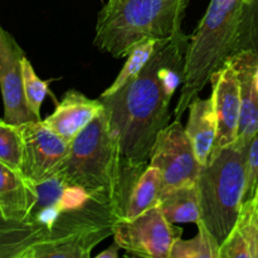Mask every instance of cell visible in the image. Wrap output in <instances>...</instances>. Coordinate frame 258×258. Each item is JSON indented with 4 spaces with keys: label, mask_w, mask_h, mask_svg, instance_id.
Instances as JSON below:
<instances>
[{
    "label": "cell",
    "mask_w": 258,
    "mask_h": 258,
    "mask_svg": "<svg viewBox=\"0 0 258 258\" xmlns=\"http://www.w3.org/2000/svg\"><path fill=\"white\" fill-rule=\"evenodd\" d=\"M189 39L190 35L183 32L158 40L153 55L136 77L113 95L100 96L128 165H146L156 138L170 123V103L183 85Z\"/></svg>",
    "instance_id": "1"
},
{
    "label": "cell",
    "mask_w": 258,
    "mask_h": 258,
    "mask_svg": "<svg viewBox=\"0 0 258 258\" xmlns=\"http://www.w3.org/2000/svg\"><path fill=\"white\" fill-rule=\"evenodd\" d=\"M145 166L123 161L120 139L103 108L71 141L70 151L54 175L85 189L93 199L126 209L131 185Z\"/></svg>",
    "instance_id": "2"
},
{
    "label": "cell",
    "mask_w": 258,
    "mask_h": 258,
    "mask_svg": "<svg viewBox=\"0 0 258 258\" xmlns=\"http://www.w3.org/2000/svg\"><path fill=\"white\" fill-rule=\"evenodd\" d=\"M188 4L189 0H107L98 13L93 43L113 58H126L144 40L183 33Z\"/></svg>",
    "instance_id": "3"
},
{
    "label": "cell",
    "mask_w": 258,
    "mask_h": 258,
    "mask_svg": "<svg viewBox=\"0 0 258 258\" xmlns=\"http://www.w3.org/2000/svg\"><path fill=\"white\" fill-rule=\"evenodd\" d=\"M242 0H211L206 14L189 39L184 80L174 118L181 120L191 101L203 91L211 76L234 52Z\"/></svg>",
    "instance_id": "4"
},
{
    "label": "cell",
    "mask_w": 258,
    "mask_h": 258,
    "mask_svg": "<svg viewBox=\"0 0 258 258\" xmlns=\"http://www.w3.org/2000/svg\"><path fill=\"white\" fill-rule=\"evenodd\" d=\"M247 151L236 144L211 156L202 168L198 180L201 222L223 244L233 231L244 203L247 178Z\"/></svg>",
    "instance_id": "5"
},
{
    "label": "cell",
    "mask_w": 258,
    "mask_h": 258,
    "mask_svg": "<svg viewBox=\"0 0 258 258\" xmlns=\"http://www.w3.org/2000/svg\"><path fill=\"white\" fill-rule=\"evenodd\" d=\"M122 217L125 209L118 204L91 198L85 206L60 214L25 258H90L98 243L112 236Z\"/></svg>",
    "instance_id": "6"
},
{
    "label": "cell",
    "mask_w": 258,
    "mask_h": 258,
    "mask_svg": "<svg viewBox=\"0 0 258 258\" xmlns=\"http://www.w3.org/2000/svg\"><path fill=\"white\" fill-rule=\"evenodd\" d=\"M183 229L170 223L159 207L135 218L118 219L113 228V242L127 254L144 258H170L173 244Z\"/></svg>",
    "instance_id": "7"
},
{
    "label": "cell",
    "mask_w": 258,
    "mask_h": 258,
    "mask_svg": "<svg viewBox=\"0 0 258 258\" xmlns=\"http://www.w3.org/2000/svg\"><path fill=\"white\" fill-rule=\"evenodd\" d=\"M149 164L161 175V194L185 185H197L203 166L180 120L174 118L156 138Z\"/></svg>",
    "instance_id": "8"
},
{
    "label": "cell",
    "mask_w": 258,
    "mask_h": 258,
    "mask_svg": "<svg viewBox=\"0 0 258 258\" xmlns=\"http://www.w3.org/2000/svg\"><path fill=\"white\" fill-rule=\"evenodd\" d=\"M23 138V174L33 183L54 175L70 151V141L50 130L43 120L19 125Z\"/></svg>",
    "instance_id": "9"
},
{
    "label": "cell",
    "mask_w": 258,
    "mask_h": 258,
    "mask_svg": "<svg viewBox=\"0 0 258 258\" xmlns=\"http://www.w3.org/2000/svg\"><path fill=\"white\" fill-rule=\"evenodd\" d=\"M25 57L15 38L0 24V92L4 105V120L23 125L39 120L29 110L23 85V58Z\"/></svg>",
    "instance_id": "10"
},
{
    "label": "cell",
    "mask_w": 258,
    "mask_h": 258,
    "mask_svg": "<svg viewBox=\"0 0 258 258\" xmlns=\"http://www.w3.org/2000/svg\"><path fill=\"white\" fill-rule=\"evenodd\" d=\"M212 98L217 117V138L212 155L233 145L238 138L241 116V88L237 71L227 59L211 76ZM211 159V158H209Z\"/></svg>",
    "instance_id": "11"
},
{
    "label": "cell",
    "mask_w": 258,
    "mask_h": 258,
    "mask_svg": "<svg viewBox=\"0 0 258 258\" xmlns=\"http://www.w3.org/2000/svg\"><path fill=\"white\" fill-rule=\"evenodd\" d=\"M35 202L28 221L49 229L64 212L85 206L92 197L82 188L71 185L57 175L34 183Z\"/></svg>",
    "instance_id": "12"
},
{
    "label": "cell",
    "mask_w": 258,
    "mask_h": 258,
    "mask_svg": "<svg viewBox=\"0 0 258 258\" xmlns=\"http://www.w3.org/2000/svg\"><path fill=\"white\" fill-rule=\"evenodd\" d=\"M228 59L237 71L241 88V116H239L237 146L248 149L252 139L258 131V88L256 73L258 60L249 50H238Z\"/></svg>",
    "instance_id": "13"
},
{
    "label": "cell",
    "mask_w": 258,
    "mask_h": 258,
    "mask_svg": "<svg viewBox=\"0 0 258 258\" xmlns=\"http://www.w3.org/2000/svg\"><path fill=\"white\" fill-rule=\"evenodd\" d=\"M103 108L100 98L91 100L80 91L70 90L43 122L71 143Z\"/></svg>",
    "instance_id": "14"
},
{
    "label": "cell",
    "mask_w": 258,
    "mask_h": 258,
    "mask_svg": "<svg viewBox=\"0 0 258 258\" xmlns=\"http://www.w3.org/2000/svg\"><path fill=\"white\" fill-rule=\"evenodd\" d=\"M34 202V183L22 171L0 163V212L3 216L15 221H28Z\"/></svg>",
    "instance_id": "15"
},
{
    "label": "cell",
    "mask_w": 258,
    "mask_h": 258,
    "mask_svg": "<svg viewBox=\"0 0 258 258\" xmlns=\"http://www.w3.org/2000/svg\"><path fill=\"white\" fill-rule=\"evenodd\" d=\"M185 131L202 166L207 165L217 138V117L213 98L196 97L188 107Z\"/></svg>",
    "instance_id": "16"
},
{
    "label": "cell",
    "mask_w": 258,
    "mask_h": 258,
    "mask_svg": "<svg viewBox=\"0 0 258 258\" xmlns=\"http://www.w3.org/2000/svg\"><path fill=\"white\" fill-rule=\"evenodd\" d=\"M258 204L244 202L233 231L221 246L219 258H257Z\"/></svg>",
    "instance_id": "17"
},
{
    "label": "cell",
    "mask_w": 258,
    "mask_h": 258,
    "mask_svg": "<svg viewBox=\"0 0 258 258\" xmlns=\"http://www.w3.org/2000/svg\"><path fill=\"white\" fill-rule=\"evenodd\" d=\"M45 234L47 229L40 224L5 218L0 212V258H25Z\"/></svg>",
    "instance_id": "18"
},
{
    "label": "cell",
    "mask_w": 258,
    "mask_h": 258,
    "mask_svg": "<svg viewBox=\"0 0 258 258\" xmlns=\"http://www.w3.org/2000/svg\"><path fill=\"white\" fill-rule=\"evenodd\" d=\"M161 196L160 171L153 165H146L136 176L128 191L125 218H135L149 209L159 206Z\"/></svg>",
    "instance_id": "19"
},
{
    "label": "cell",
    "mask_w": 258,
    "mask_h": 258,
    "mask_svg": "<svg viewBox=\"0 0 258 258\" xmlns=\"http://www.w3.org/2000/svg\"><path fill=\"white\" fill-rule=\"evenodd\" d=\"M158 207L170 223L198 224L201 222L198 184L165 191L160 196Z\"/></svg>",
    "instance_id": "20"
},
{
    "label": "cell",
    "mask_w": 258,
    "mask_h": 258,
    "mask_svg": "<svg viewBox=\"0 0 258 258\" xmlns=\"http://www.w3.org/2000/svg\"><path fill=\"white\" fill-rule=\"evenodd\" d=\"M156 43H158V40L148 39L139 43L138 45H135V47L131 49V52L128 53L127 57H126L127 59H126L125 64H123L122 70L120 71V73L117 75L116 80L113 81L112 85H110V87H107L102 93H101V97L113 95V93L117 92L121 87H123L128 81H131L134 77H136V76L143 71V68L145 67L146 63L149 62V59H150L151 55H153L156 47Z\"/></svg>",
    "instance_id": "21"
},
{
    "label": "cell",
    "mask_w": 258,
    "mask_h": 258,
    "mask_svg": "<svg viewBox=\"0 0 258 258\" xmlns=\"http://www.w3.org/2000/svg\"><path fill=\"white\" fill-rule=\"evenodd\" d=\"M221 244L203 227L191 239L178 238L173 244L170 258H219Z\"/></svg>",
    "instance_id": "22"
},
{
    "label": "cell",
    "mask_w": 258,
    "mask_h": 258,
    "mask_svg": "<svg viewBox=\"0 0 258 258\" xmlns=\"http://www.w3.org/2000/svg\"><path fill=\"white\" fill-rule=\"evenodd\" d=\"M238 50H249L258 60V0H242L233 53Z\"/></svg>",
    "instance_id": "23"
},
{
    "label": "cell",
    "mask_w": 258,
    "mask_h": 258,
    "mask_svg": "<svg viewBox=\"0 0 258 258\" xmlns=\"http://www.w3.org/2000/svg\"><path fill=\"white\" fill-rule=\"evenodd\" d=\"M23 138L19 126L0 120V163L14 170L23 169ZM23 173V171H22Z\"/></svg>",
    "instance_id": "24"
},
{
    "label": "cell",
    "mask_w": 258,
    "mask_h": 258,
    "mask_svg": "<svg viewBox=\"0 0 258 258\" xmlns=\"http://www.w3.org/2000/svg\"><path fill=\"white\" fill-rule=\"evenodd\" d=\"M23 85L27 105L33 115L40 120V107L49 92V81H42L35 73L32 63L27 57L23 58Z\"/></svg>",
    "instance_id": "25"
},
{
    "label": "cell",
    "mask_w": 258,
    "mask_h": 258,
    "mask_svg": "<svg viewBox=\"0 0 258 258\" xmlns=\"http://www.w3.org/2000/svg\"><path fill=\"white\" fill-rule=\"evenodd\" d=\"M258 186V131L252 139L247 151V178L244 202L251 201Z\"/></svg>",
    "instance_id": "26"
},
{
    "label": "cell",
    "mask_w": 258,
    "mask_h": 258,
    "mask_svg": "<svg viewBox=\"0 0 258 258\" xmlns=\"http://www.w3.org/2000/svg\"><path fill=\"white\" fill-rule=\"evenodd\" d=\"M118 249H120V247L117 246V243L116 242H113L112 244H111L108 248H106L105 251L101 252V253H98L97 258H118Z\"/></svg>",
    "instance_id": "27"
},
{
    "label": "cell",
    "mask_w": 258,
    "mask_h": 258,
    "mask_svg": "<svg viewBox=\"0 0 258 258\" xmlns=\"http://www.w3.org/2000/svg\"><path fill=\"white\" fill-rule=\"evenodd\" d=\"M251 201H253V202H254V203H256V204H258V186H257V190H256V194H254V197H253V198H252V199H251Z\"/></svg>",
    "instance_id": "28"
},
{
    "label": "cell",
    "mask_w": 258,
    "mask_h": 258,
    "mask_svg": "<svg viewBox=\"0 0 258 258\" xmlns=\"http://www.w3.org/2000/svg\"><path fill=\"white\" fill-rule=\"evenodd\" d=\"M256 85H257V88H258V70H257V73H256Z\"/></svg>",
    "instance_id": "29"
},
{
    "label": "cell",
    "mask_w": 258,
    "mask_h": 258,
    "mask_svg": "<svg viewBox=\"0 0 258 258\" xmlns=\"http://www.w3.org/2000/svg\"><path fill=\"white\" fill-rule=\"evenodd\" d=\"M257 258H258V252H257Z\"/></svg>",
    "instance_id": "30"
}]
</instances>
